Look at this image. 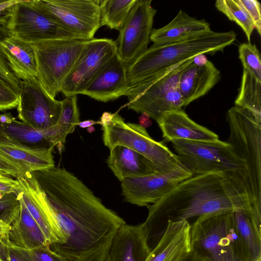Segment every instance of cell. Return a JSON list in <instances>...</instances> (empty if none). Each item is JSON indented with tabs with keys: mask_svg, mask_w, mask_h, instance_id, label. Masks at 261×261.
Listing matches in <instances>:
<instances>
[{
	"mask_svg": "<svg viewBox=\"0 0 261 261\" xmlns=\"http://www.w3.org/2000/svg\"><path fill=\"white\" fill-rule=\"evenodd\" d=\"M0 140L34 148L54 149L48 129L39 130L14 119L0 123Z\"/></svg>",
	"mask_w": 261,
	"mask_h": 261,
	"instance_id": "4316f807",
	"label": "cell"
},
{
	"mask_svg": "<svg viewBox=\"0 0 261 261\" xmlns=\"http://www.w3.org/2000/svg\"><path fill=\"white\" fill-rule=\"evenodd\" d=\"M170 142L177 153L176 154L192 176L212 172H223L244 184L249 196L245 163L237 156L232 146L226 141L174 139Z\"/></svg>",
	"mask_w": 261,
	"mask_h": 261,
	"instance_id": "52a82bcc",
	"label": "cell"
},
{
	"mask_svg": "<svg viewBox=\"0 0 261 261\" xmlns=\"http://www.w3.org/2000/svg\"><path fill=\"white\" fill-rule=\"evenodd\" d=\"M15 119L11 113H5L0 114V123L7 124L11 123Z\"/></svg>",
	"mask_w": 261,
	"mask_h": 261,
	"instance_id": "bcb514c9",
	"label": "cell"
},
{
	"mask_svg": "<svg viewBox=\"0 0 261 261\" xmlns=\"http://www.w3.org/2000/svg\"><path fill=\"white\" fill-rule=\"evenodd\" d=\"M257 261H261V260H257Z\"/></svg>",
	"mask_w": 261,
	"mask_h": 261,
	"instance_id": "816d5d0a",
	"label": "cell"
},
{
	"mask_svg": "<svg viewBox=\"0 0 261 261\" xmlns=\"http://www.w3.org/2000/svg\"><path fill=\"white\" fill-rule=\"evenodd\" d=\"M1 46L12 70L19 80L36 77L37 64L32 43L10 34L2 41Z\"/></svg>",
	"mask_w": 261,
	"mask_h": 261,
	"instance_id": "cb8c5ba5",
	"label": "cell"
},
{
	"mask_svg": "<svg viewBox=\"0 0 261 261\" xmlns=\"http://www.w3.org/2000/svg\"><path fill=\"white\" fill-rule=\"evenodd\" d=\"M33 173L65 238L50 249L68 261H106L125 221L66 169L55 166Z\"/></svg>",
	"mask_w": 261,
	"mask_h": 261,
	"instance_id": "6da1fadb",
	"label": "cell"
},
{
	"mask_svg": "<svg viewBox=\"0 0 261 261\" xmlns=\"http://www.w3.org/2000/svg\"><path fill=\"white\" fill-rule=\"evenodd\" d=\"M221 79L220 71L210 61L202 66L192 62L181 72L178 88L184 107L205 95Z\"/></svg>",
	"mask_w": 261,
	"mask_h": 261,
	"instance_id": "d6986e66",
	"label": "cell"
},
{
	"mask_svg": "<svg viewBox=\"0 0 261 261\" xmlns=\"http://www.w3.org/2000/svg\"><path fill=\"white\" fill-rule=\"evenodd\" d=\"M149 116L145 113H141L139 118V125L144 127H148L152 124V121L150 119Z\"/></svg>",
	"mask_w": 261,
	"mask_h": 261,
	"instance_id": "b9f144b4",
	"label": "cell"
},
{
	"mask_svg": "<svg viewBox=\"0 0 261 261\" xmlns=\"http://www.w3.org/2000/svg\"><path fill=\"white\" fill-rule=\"evenodd\" d=\"M191 225V251L206 261H247L233 212L210 214Z\"/></svg>",
	"mask_w": 261,
	"mask_h": 261,
	"instance_id": "277c9868",
	"label": "cell"
},
{
	"mask_svg": "<svg viewBox=\"0 0 261 261\" xmlns=\"http://www.w3.org/2000/svg\"><path fill=\"white\" fill-rule=\"evenodd\" d=\"M193 58L174 66L153 81L127 90L124 96L129 101L128 108L137 113H146L157 123L165 114L183 109L179 79Z\"/></svg>",
	"mask_w": 261,
	"mask_h": 261,
	"instance_id": "ba28073f",
	"label": "cell"
},
{
	"mask_svg": "<svg viewBox=\"0 0 261 261\" xmlns=\"http://www.w3.org/2000/svg\"><path fill=\"white\" fill-rule=\"evenodd\" d=\"M163 142L174 139L193 141H216L218 135L190 119L183 109L165 114L158 122Z\"/></svg>",
	"mask_w": 261,
	"mask_h": 261,
	"instance_id": "ffe728a7",
	"label": "cell"
},
{
	"mask_svg": "<svg viewBox=\"0 0 261 261\" xmlns=\"http://www.w3.org/2000/svg\"><path fill=\"white\" fill-rule=\"evenodd\" d=\"M20 209L16 194H4L0 200V218L10 225L18 216Z\"/></svg>",
	"mask_w": 261,
	"mask_h": 261,
	"instance_id": "836d02e7",
	"label": "cell"
},
{
	"mask_svg": "<svg viewBox=\"0 0 261 261\" xmlns=\"http://www.w3.org/2000/svg\"><path fill=\"white\" fill-rule=\"evenodd\" d=\"M27 250L30 261H68L52 250L49 245H43Z\"/></svg>",
	"mask_w": 261,
	"mask_h": 261,
	"instance_id": "8d00e7d4",
	"label": "cell"
},
{
	"mask_svg": "<svg viewBox=\"0 0 261 261\" xmlns=\"http://www.w3.org/2000/svg\"><path fill=\"white\" fill-rule=\"evenodd\" d=\"M101 126L104 144L110 150L117 145L128 147L149 160L159 174L192 175L175 153L163 141L157 142L152 139L146 129L139 124L126 123L121 116L115 113Z\"/></svg>",
	"mask_w": 261,
	"mask_h": 261,
	"instance_id": "8992f818",
	"label": "cell"
},
{
	"mask_svg": "<svg viewBox=\"0 0 261 261\" xmlns=\"http://www.w3.org/2000/svg\"><path fill=\"white\" fill-rule=\"evenodd\" d=\"M137 0L99 1L101 27L119 31L122 28Z\"/></svg>",
	"mask_w": 261,
	"mask_h": 261,
	"instance_id": "83f0119b",
	"label": "cell"
},
{
	"mask_svg": "<svg viewBox=\"0 0 261 261\" xmlns=\"http://www.w3.org/2000/svg\"><path fill=\"white\" fill-rule=\"evenodd\" d=\"M191 174L155 173L145 176L125 178L121 181L124 200L139 206L154 204Z\"/></svg>",
	"mask_w": 261,
	"mask_h": 261,
	"instance_id": "9a60e30c",
	"label": "cell"
},
{
	"mask_svg": "<svg viewBox=\"0 0 261 261\" xmlns=\"http://www.w3.org/2000/svg\"><path fill=\"white\" fill-rule=\"evenodd\" d=\"M53 149L31 148L0 140V156L17 165L24 173L55 167Z\"/></svg>",
	"mask_w": 261,
	"mask_h": 261,
	"instance_id": "7402d4cb",
	"label": "cell"
},
{
	"mask_svg": "<svg viewBox=\"0 0 261 261\" xmlns=\"http://www.w3.org/2000/svg\"><path fill=\"white\" fill-rule=\"evenodd\" d=\"M212 30L205 19L192 17L182 10L165 26L152 29L150 41L154 45H164L185 41Z\"/></svg>",
	"mask_w": 261,
	"mask_h": 261,
	"instance_id": "44dd1931",
	"label": "cell"
},
{
	"mask_svg": "<svg viewBox=\"0 0 261 261\" xmlns=\"http://www.w3.org/2000/svg\"><path fill=\"white\" fill-rule=\"evenodd\" d=\"M215 7L231 21L235 22L244 32L249 42L255 29L254 24L239 0H217Z\"/></svg>",
	"mask_w": 261,
	"mask_h": 261,
	"instance_id": "f546056e",
	"label": "cell"
},
{
	"mask_svg": "<svg viewBox=\"0 0 261 261\" xmlns=\"http://www.w3.org/2000/svg\"><path fill=\"white\" fill-rule=\"evenodd\" d=\"M8 8L0 14V82L19 94L21 80L12 70L1 46L2 41L10 34L8 29Z\"/></svg>",
	"mask_w": 261,
	"mask_h": 261,
	"instance_id": "4dcf8cb0",
	"label": "cell"
},
{
	"mask_svg": "<svg viewBox=\"0 0 261 261\" xmlns=\"http://www.w3.org/2000/svg\"><path fill=\"white\" fill-rule=\"evenodd\" d=\"M20 191L21 188L17 179H13L10 176L0 174V192L2 194L17 195Z\"/></svg>",
	"mask_w": 261,
	"mask_h": 261,
	"instance_id": "f35d334b",
	"label": "cell"
},
{
	"mask_svg": "<svg viewBox=\"0 0 261 261\" xmlns=\"http://www.w3.org/2000/svg\"><path fill=\"white\" fill-rule=\"evenodd\" d=\"M208 60L205 54H199L195 56L193 58V63L197 66H202L205 65Z\"/></svg>",
	"mask_w": 261,
	"mask_h": 261,
	"instance_id": "7bdbcfd3",
	"label": "cell"
},
{
	"mask_svg": "<svg viewBox=\"0 0 261 261\" xmlns=\"http://www.w3.org/2000/svg\"><path fill=\"white\" fill-rule=\"evenodd\" d=\"M191 225L185 220L168 222L165 232L146 261H180L191 252Z\"/></svg>",
	"mask_w": 261,
	"mask_h": 261,
	"instance_id": "ac0fdd59",
	"label": "cell"
},
{
	"mask_svg": "<svg viewBox=\"0 0 261 261\" xmlns=\"http://www.w3.org/2000/svg\"><path fill=\"white\" fill-rule=\"evenodd\" d=\"M151 0H137L115 41L117 54L127 66L147 48L156 10Z\"/></svg>",
	"mask_w": 261,
	"mask_h": 261,
	"instance_id": "4fadbf2b",
	"label": "cell"
},
{
	"mask_svg": "<svg viewBox=\"0 0 261 261\" xmlns=\"http://www.w3.org/2000/svg\"><path fill=\"white\" fill-rule=\"evenodd\" d=\"M239 57L243 69L261 81V57L256 45L250 42L241 44L239 48Z\"/></svg>",
	"mask_w": 261,
	"mask_h": 261,
	"instance_id": "d6a6232c",
	"label": "cell"
},
{
	"mask_svg": "<svg viewBox=\"0 0 261 261\" xmlns=\"http://www.w3.org/2000/svg\"><path fill=\"white\" fill-rule=\"evenodd\" d=\"M87 130L90 133H91L94 130V127L93 126H90L87 128Z\"/></svg>",
	"mask_w": 261,
	"mask_h": 261,
	"instance_id": "c3c4849f",
	"label": "cell"
},
{
	"mask_svg": "<svg viewBox=\"0 0 261 261\" xmlns=\"http://www.w3.org/2000/svg\"><path fill=\"white\" fill-rule=\"evenodd\" d=\"M19 94L14 90L0 82V111L14 109L17 107Z\"/></svg>",
	"mask_w": 261,
	"mask_h": 261,
	"instance_id": "d590c367",
	"label": "cell"
},
{
	"mask_svg": "<svg viewBox=\"0 0 261 261\" xmlns=\"http://www.w3.org/2000/svg\"><path fill=\"white\" fill-rule=\"evenodd\" d=\"M0 261H30V258L27 250L10 242L0 243Z\"/></svg>",
	"mask_w": 261,
	"mask_h": 261,
	"instance_id": "e575fe53",
	"label": "cell"
},
{
	"mask_svg": "<svg viewBox=\"0 0 261 261\" xmlns=\"http://www.w3.org/2000/svg\"><path fill=\"white\" fill-rule=\"evenodd\" d=\"M252 20L255 29L261 35L260 3L256 0H239Z\"/></svg>",
	"mask_w": 261,
	"mask_h": 261,
	"instance_id": "74e56055",
	"label": "cell"
},
{
	"mask_svg": "<svg viewBox=\"0 0 261 261\" xmlns=\"http://www.w3.org/2000/svg\"><path fill=\"white\" fill-rule=\"evenodd\" d=\"M22 0H9L0 3V14L3 13L8 8L20 2Z\"/></svg>",
	"mask_w": 261,
	"mask_h": 261,
	"instance_id": "ee69618b",
	"label": "cell"
},
{
	"mask_svg": "<svg viewBox=\"0 0 261 261\" xmlns=\"http://www.w3.org/2000/svg\"><path fill=\"white\" fill-rule=\"evenodd\" d=\"M243 242L247 261L261 260V216L251 209L233 212Z\"/></svg>",
	"mask_w": 261,
	"mask_h": 261,
	"instance_id": "484cf974",
	"label": "cell"
},
{
	"mask_svg": "<svg viewBox=\"0 0 261 261\" xmlns=\"http://www.w3.org/2000/svg\"><path fill=\"white\" fill-rule=\"evenodd\" d=\"M20 205L18 216L10 225L9 239L11 243L25 250L49 245L42 230L31 216L20 195H17Z\"/></svg>",
	"mask_w": 261,
	"mask_h": 261,
	"instance_id": "d4e9b609",
	"label": "cell"
},
{
	"mask_svg": "<svg viewBox=\"0 0 261 261\" xmlns=\"http://www.w3.org/2000/svg\"><path fill=\"white\" fill-rule=\"evenodd\" d=\"M126 68L116 54L100 69L81 94L102 102L124 96L127 88Z\"/></svg>",
	"mask_w": 261,
	"mask_h": 261,
	"instance_id": "2e32d148",
	"label": "cell"
},
{
	"mask_svg": "<svg viewBox=\"0 0 261 261\" xmlns=\"http://www.w3.org/2000/svg\"><path fill=\"white\" fill-rule=\"evenodd\" d=\"M180 261H206L195 253L191 251L188 253Z\"/></svg>",
	"mask_w": 261,
	"mask_h": 261,
	"instance_id": "f6af8a7d",
	"label": "cell"
},
{
	"mask_svg": "<svg viewBox=\"0 0 261 261\" xmlns=\"http://www.w3.org/2000/svg\"><path fill=\"white\" fill-rule=\"evenodd\" d=\"M4 194H2L1 192H0V200L2 198L3 195Z\"/></svg>",
	"mask_w": 261,
	"mask_h": 261,
	"instance_id": "681fc988",
	"label": "cell"
},
{
	"mask_svg": "<svg viewBox=\"0 0 261 261\" xmlns=\"http://www.w3.org/2000/svg\"><path fill=\"white\" fill-rule=\"evenodd\" d=\"M76 97V95L67 96L61 101V113L57 124L66 136L72 133L80 122Z\"/></svg>",
	"mask_w": 261,
	"mask_h": 261,
	"instance_id": "1f68e13d",
	"label": "cell"
},
{
	"mask_svg": "<svg viewBox=\"0 0 261 261\" xmlns=\"http://www.w3.org/2000/svg\"><path fill=\"white\" fill-rule=\"evenodd\" d=\"M0 174L17 178L22 176L24 172L17 165L0 156Z\"/></svg>",
	"mask_w": 261,
	"mask_h": 261,
	"instance_id": "ab89813d",
	"label": "cell"
},
{
	"mask_svg": "<svg viewBox=\"0 0 261 261\" xmlns=\"http://www.w3.org/2000/svg\"><path fill=\"white\" fill-rule=\"evenodd\" d=\"M11 226L0 218V243H9Z\"/></svg>",
	"mask_w": 261,
	"mask_h": 261,
	"instance_id": "60d3db41",
	"label": "cell"
},
{
	"mask_svg": "<svg viewBox=\"0 0 261 261\" xmlns=\"http://www.w3.org/2000/svg\"><path fill=\"white\" fill-rule=\"evenodd\" d=\"M234 104L261 116V81L244 69Z\"/></svg>",
	"mask_w": 261,
	"mask_h": 261,
	"instance_id": "f1b7e54d",
	"label": "cell"
},
{
	"mask_svg": "<svg viewBox=\"0 0 261 261\" xmlns=\"http://www.w3.org/2000/svg\"><path fill=\"white\" fill-rule=\"evenodd\" d=\"M230 135L226 141L247 168L249 196L261 213V116L234 106L226 114Z\"/></svg>",
	"mask_w": 261,
	"mask_h": 261,
	"instance_id": "5b68a950",
	"label": "cell"
},
{
	"mask_svg": "<svg viewBox=\"0 0 261 261\" xmlns=\"http://www.w3.org/2000/svg\"><path fill=\"white\" fill-rule=\"evenodd\" d=\"M59 23L80 38L91 40L101 27L99 0H34Z\"/></svg>",
	"mask_w": 261,
	"mask_h": 261,
	"instance_id": "8fae6325",
	"label": "cell"
},
{
	"mask_svg": "<svg viewBox=\"0 0 261 261\" xmlns=\"http://www.w3.org/2000/svg\"><path fill=\"white\" fill-rule=\"evenodd\" d=\"M18 117L39 130L57 124L62 110L61 101L51 97L36 77L21 80Z\"/></svg>",
	"mask_w": 261,
	"mask_h": 261,
	"instance_id": "7c38bea8",
	"label": "cell"
},
{
	"mask_svg": "<svg viewBox=\"0 0 261 261\" xmlns=\"http://www.w3.org/2000/svg\"><path fill=\"white\" fill-rule=\"evenodd\" d=\"M116 54L115 41L92 39L66 77L60 92L66 97L81 94L100 69Z\"/></svg>",
	"mask_w": 261,
	"mask_h": 261,
	"instance_id": "5bb4252c",
	"label": "cell"
},
{
	"mask_svg": "<svg viewBox=\"0 0 261 261\" xmlns=\"http://www.w3.org/2000/svg\"><path fill=\"white\" fill-rule=\"evenodd\" d=\"M150 251L142 224L125 223L114 236L106 261H146Z\"/></svg>",
	"mask_w": 261,
	"mask_h": 261,
	"instance_id": "e0dca14e",
	"label": "cell"
},
{
	"mask_svg": "<svg viewBox=\"0 0 261 261\" xmlns=\"http://www.w3.org/2000/svg\"><path fill=\"white\" fill-rule=\"evenodd\" d=\"M11 35L34 43L44 40L80 38L39 8L34 0H22L8 9Z\"/></svg>",
	"mask_w": 261,
	"mask_h": 261,
	"instance_id": "30bf717a",
	"label": "cell"
},
{
	"mask_svg": "<svg viewBox=\"0 0 261 261\" xmlns=\"http://www.w3.org/2000/svg\"><path fill=\"white\" fill-rule=\"evenodd\" d=\"M5 1V0H0V3H2Z\"/></svg>",
	"mask_w": 261,
	"mask_h": 261,
	"instance_id": "f907efd6",
	"label": "cell"
},
{
	"mask_svg": "<svg viewBox=\"0 0 261 261\" xmlns=\"http://www.w3.org/2000/svg\"><path fill=\"white\" fill-rule=\"evenodd\" d=\"M147 207L148 214L142 225L150 250L168 222L192 219L193 223L206 215L243 209L261 215L253 209L246 186L222 172L192 175Z\"/></svg>",
	"mask_w": 261,
	"mask_h": 261,
	"instance_id": "7a4b0ae2",
	"label": "cell"
},
{
	"mask_svg": "<svg viewBox=\"0 0 261 261\" xmlns=\"http://www.w3.org/2000/svg\"><path fill=\"white\" fill-rule=\"evenodd\" d=\"M236 37L237 34L232 30L225 32L211 30L179 42L153 44L127 66L126 92L156 79L174 66L198 55L223 51L235 41Z\"/></svg>",
	"mask_w": 261,
	"mask_h": 261,
	"instance_id": "3957f363",
	"label": "cell"
},
{
	"mask_svg": "<svg viewBox=\"0 0 261 261\" xmlns=\"http://www.w3.org/2000/svg\"><path fill=\"white\" fill-rule=\"evenodd\" d=\"M107 163L109 167L120 181L125 178L156 173L149 160L124 146L117 145L111 149Z\"/></svg>",
	"mask_w": 261,
	"mask_h": 261,
	"instance_id": "603a6c76",
	"label": "cell"
},
{
	"mask_svg": "<svg viewBox=\"0 0 261 261\" xmlns=\"http://www.w3.org/2000/svg\"><path fill=\"white\" fill-rule=\"evenodd\" d=\"M85 39H62L32 43L37 64L36 78L52 97L62 86L88 44Z\"/></svg>",
	"mask_w": 261,
	"mask_h": 261,
	"instance_id": "9c48e42d",
	"label": "cell"
},
{
	"mask_svg": "<svg viewBox=\"0 0 261 261\" xmlns=\"http://www.w3.org/2000/svg\"><path fill=\"white\" fill-rule=\"evenodd\" d=\"M99 124V121H96L93 120H87L80 122L78 125L81 128H88L93 126L94 124Z\"/></svg>",
	"mask_w": 261,
	"mask_h": 261,
	"instance_id": "7dc6e473",
	"label": "cell"
}]
</instances>
